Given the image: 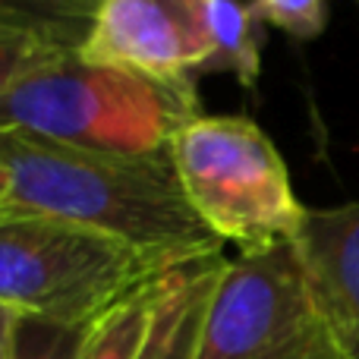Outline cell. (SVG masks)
I'll use <instances>...</instances> for the list:
<instances>
[{
    "label": "cell",
    "mask_w": 359,
    "mask_h": 359,
    "mask_svg": "<svg viewBox=\"0 0 359 359\" xmlns=\"http://www.w3.org/2000/svg\"><path fill=\"white\" fill-rule=\"evenodd\" d=\"M161 271L114 236L0 202V306L13 316L92 325Z\"/></svg>",
    "instance_id": "3"
},
{
    "label": "cell",
    "mask_w": 359,
    "mask_h": 359,
    "mask_svg": "<svg viewBox=\"0 0 359 359\" xmlns=\"http://www.w3.org/2000/svg\"><path fill=\"white\" fill-rule=\"evenodd\" d=\"M196 359H350L293 240L240 249L211 293Z\"/></svg>",
    "instance_id": "5"
},
{
    "label": "cell",
    "mask_w": 359,
    "mask_h": 359,
    "mask_svg": "<svg viewBox=\"0 0 359 359\" xmlns=\"http://www.w3.org/2000/svg\"><path fill=\"white\" fill-rule=\"evenodd\" d=\"M101 0H0V29L29 32L60 50H82Z\"/></svg>",
    "instance_id": "10"
},
{
    "label": "cell",
    "mask_w": 359,
    "mask_h": 359,
    "mask_svg": "<svg viewBox=\"0 0 359 359\" xmlns=\"http://www.w3.org/2000/svg\"><path fill=\"white\" fill-rule=\"evenodd\" d=\"M13 312L6 306H0V359L10 356V334H13Z\"/></svg>",
    "instance_id": "15"
},
{
    "label": "cell",
    "mask_w": 359,
    "mask_h": 359,
    "mask_svg": "<svg viewBox=\"0 0 359 359\" xmlns=\"http://www.w3.org/2000/svg\"><path fill=\"white\" fill-rule=\"evenodd\" d=\"M92 325H63L35 316H16L6 359H82Z\"/></svg>",
    "instance_id": "12"
},
{
    "label": "cell",
    "mask_w": 359,
    "mask_h": 359,
    "mask_svg": "<svg viewBox=\"0 0 359 359\" xmlns=\"http://www.w3.org/2000/svg\"><path fill=\"white\" fill-rule=\"evenodd\" d=\"M4 196H6V183H4V177H0V202H4Z\"/></svg>",
    "instance_id": "16"
},
{
    "label": "cell",
    "mask_w": 359,
    "mask_h": 359,
    "mask_svg": "<svg viewBox=\"0 0 359 359\" xmlns=\"http://www.w3.org/2000/svg\"><path fill=\"white\" fill-rule=\"evenodd\" d=\"M60 54H69V50L54 48L44 38L29 35V32L0 29V98L16 82H22L25 76H32L35 69H41L44 63H50Z\"/></svg>",
    "instance_id": "13"
},
{
    "label": "cell",
    "mask_w": 359,
    "mask_h": 359,
    "mask_svg": "<svg viewBox=\"0 0 359 359\" xmlns=\"http://www.w3.org/2000/svg\"><path fill=\"white\" fill-rule=\"evenodd\" d=\"M211 50V0H101L79 54L158 79H196Z\"/></svg>",
    "instance_id": "6"
},
{
    "label": "cell",
    "mask_w": 359,
    "mask_h": 359,
    "mask_svg": "<svg viewBox=\"0 0 359 359\" xmlns=\"http://www.w3.org/2000/svg\"><path fill=\"white\" fill-rule=\"evenodd\" d=\"M198 114L196 79H158L69 50L0 98V133L86 151L161 155Z\"/></svg>",
    "instance_id": "2"
},
{
    "label": "cell",
    "mask_w": 359,
    "mask_h": 359,
    "mask_svg": "<svg viewBox=\"0 0 359 359\" xmlns=\"http://www.w3.org/2000/svg\"><path fill=\"white\" fill-rule=\"evenodd\" d=\"M293 246L344 353L359 359V198L306 208Z\"/></svg>",
    "instance_id": "7"
},
{
    "label": "cell",
    "mask_w": 359,
    "mask_h": 359,
    "mask_svg": "<svg viewBox=\"0 0 359 359\" xmlns=\"http://www.w3.org/2000/svg\"><path fill=\"white\" fill-rule=\"evenodd\" d=\"M4 205L98 230L149 255L158 268L224 252V243L192 211L170 149L161 155H111L0 133Z\"/></svg>",
    "instance_id": "1"
},
{
    "label": "cell",
    "mask_w": 359,
    "mask_h": 359,
    "mask_svg": "<svg viewBox=\"0 0 359 359\" xmlns=\"http://www.w3.org/2000/svg\"><path fill=\"white\" fill-rule=\"evenodd\" d=\"M224 265L227 255L217 252L174 265L161 274L155 318L139 359H196L205 312Z\"/></svg>",
    "instance_id": "8"
},
{
    "label": "cell",
    "mask_w": 359,
    "mask_h": 359,
    "mask_svg": "<svg viewBox=\"0 0 359 359\" xmlns=\"http://www.w3.org/2000/svg\"><path fill=\"white\" fill-rule=\"evenodd\" d=\"M215 50L205 63V76H233L243 88H252L262 73L265 19L255 0H211Z\"/></svg>",
    "instance_id": "9"
},
{
    "label": "cell",
    "mask_w": 359,
    "mask_h": 359,
    "mask_svg": "<svg viewBox=\"0 0 359 359\" xmlns=\"http://www.w3.org/2000/svg\"><path fill=\"white\" fill-rule=\"evenodd\" d=\"M161 274H155L142 287H136L130 297H123L117 306H111L92 325L82 359H139L145 341H149L151 318H155Z\"/></svg>",
    "instance_id": "11"
},
{
    "label": "cell",
    "mask_w": 359,
    "mask_h": 359,
    "mask_svg": "<svg viewBox=\"0 0 359 359\" xmlns=\"http://www.w3.org/2000/svg\"><path fill=\"white\" fill-rule=\"evenodd\" d=\"M255 6L265 25L299 41H312L328 29V0H255Z\"/></svg>",
    "instance_id": "14"
},
{
    "label": "cell",
    "mask_w": 359,
    "mask_h": 359,
    "mask_svg": "<svg viewBox=\"0 0 359 359\" xmlns=\"http://www.w3.org/2000/svg\"><path fill=\"white\" fill-rule=\"evenodd\" d=\"M186 202L221 243L262 249L293 240L306 205L297 198L284 158L259 123L246 117H205L170 142Z\"/></svg>",
    "instance_id": "4"
}]
</instances>
